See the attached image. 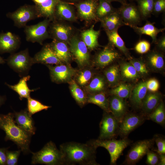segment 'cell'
Segmentation results:
<instances>
[{
    "instance_id": "obj_1",
    "label": "cell",
    "mask_w": 165,
    "mask_h": 165,
    "mask_svg": "<svg viewBox=\"0 0 165 165\" xmlns=\"http://www.w3.org/2000/svg\"><path fill=\"white\" fill-rule=\"evenodd\" d=\"M60 148L65 165H99L96 160L97 148L88 142H67L60 145Z\"/></svg>"
},
{
    "instance_id": "obj_2",
    "label": "cell",
    "mask_w": 165,
    "mask_h": 165,
    "mask_svg": "<svg viewBox=\"0 0 165 165\" xmlns=\"http://www.w3.org/2000/svg\"><path fill=\"white\" fill-rule=\"evenodd\" d=\"M0 128L5 133V141L13 142L24 154L31 153L29 146L32 135L16 124L13 113L0 114Z\"/></svg>"
},
{
    "instance_id": "obj_3",
    "label": "cell",
    "mask_w": 165,
    "mask_h": 165,
    "mask_svg": "<svg viewBox=\"0 0 165 165\" xmlns=\"http://www.w3.org/2000/svg\"><path fill=\"white\" fill-rule=\"evenodd\" d=\"M31 164L48 165H65L63 155L55 144L50 141L47 143L39 151L33 152Z\"/></svg>"
},
{
    "instance_id": "obj_4",
    "label": "cell",
    "mask_w": 165,
    "mask_h": 165,
    "mask_svg": "<svg viewBox=\"0 0 165 165\" xmlns=\"http://www.w3.org/2000/svg\"><path fill=\"white\" fill-rule=\"evenodd\" d=\"M87 142L97 148L101 147L106 149L110 155V164L115 165L123 150L131 141L127 138H125L119 140L114 138L105 140L91 139Z\"/></svg>"
},
{
    "instance_id": "obj_5",
    "label": "cell",
    "mask_w": 165,
    "mask_h": 165,
    "mask_svg": "<svg viewBox=\"0 0 165 165\" xmlns=\"http://www.w3.org/2000/svg\"><path fill=\"white\" fill-rule=\"evenodd\" d=\"M51 21L46 18L36 24L26 25L24 27V32L26 40L42 45L44 40L50 37L48 28Z\"/></svg>"
},
{
    "instance_id": "obj_6",
    "label": "cell",
    "mask_w": 165,
    "mask_h": 165,
    "mask_svg": "<svg viewBox=\"0 0 165 165\" xmlns=\"http://www.w3.org/2000/svg\"><path fill=\"white\" fill-rule=\"evenodd\" d=\"M154 142L153 137L150 139L139 141L134 143L127 154L123 164L128 165L135 164L153 147Z\"/></svg>"
},
{
    "instance_id": "obj_7",
    "label": "cell",
    "mask_w": 165,
    "mask_h": 165,
    "mask_svg": "<svg viewBox=\"0 0 165 165\" xmlns=\"http://www.w3.org/2000/svg\"><path fill=\"white\" fill-rule=\"evenodd\" d=\"M6 16L13 20L15 26L19 28L24 27L27 22L38 18L35 5H25L13 12L8 13Z\"/></svg>"
},
{
    "instance_id": "obj_8",
    "label": "cell",
    "mask_w": 165,
    "mask_h": 165,
    "mask_svg": "<svg viewBox=\"0 0 165 165\" xmlns=\"http://www.w3.org/2000/svg\"><path fill=\"white\" fill-rule=\"evenodd\" d=\"M68 44L72 57L80 67L89 64L90 57L88 48L81 38L73 35Z\"/></svg>"
},
{
    "instance_id": "obj_9",
    "label": "cell",
    "mask_w": 165,
    "mask_h": 165,
    "mask_svg": "<svg viewBox=\"0 0 165 165\" xmlns=\"http://www.w3.org/2000/svg\"><path fill=\"white\" fill-rule=\"evenodd\" d=\"M7 62L11 68L20 75L27 72L34 64L28 49L12 54L8 58Z\"/></svg>"
},
{
    "instance_id": "obj_10",
    "label": "cell",
    "mask_w": 165,
    "mask_h": 165,
    "mask_svg": "<svg viewBox=\"0 0 165 165\" xmlns=\"http://www.w3.org/2000/svg\"><path fill=\"white\" fill-rule=\"evenodd\" d=\"M119 123L111 112L104 111L99 124L100 134L98 139L114 138L118 135Z\"/></svg>"
},
{
    "instance_id": "obj_11",
    "label": "cell",
    "mask_w": 165,
    "mask_h": 165,
    "mask_svg": "<svg viewBox=\"0 0 165 165\" xmlns=\"http://www.w3.org/2000/svg\"><path fill=\"white\" fill-rule=\"evenodd\" d=\"M146 119L147 116L143 113H127L119 123L118 135L123 138H127L131 132Z\"/></svg>"
},
{
    "instance_id": "obj_12",
    "label": "cell",
    "mask_w": 165,
    "mask_h": 165,
    "mask_svg": "<svg viewBox=\"0 0 165 165\" xmlns=\"http://www.w3.org/2000/svg\"><path fill=\"white\" fill-rule=\"evenodd\" d=\"M118 10L126 26H137L143 20L137 6L134 3L122 5Z\"/></svg>"
},
{
    "instance_id": "obj_13",
    "label": "cell",
    "mask_w": 165,
    "mask_h": 165,
    "mask_svg": "<svg viewBox=\"0 0 165 165\" xmlns=\"http://www.w3.org/2000/svg\"><path fill=\"white\" fill-rule=\"evenodd\" d=\"M52 21L49 26L50 37L53 39L68 43L73 35L72 28L60 20H55Z\"/></svg>"
},
{
    "instance_id": "obj_14",
    "label": "cell",
    "mask_w": 165,
    "mask_h": 165,
    "mask_svg": "<svg viewBox=\"0 0 165 165\" xmlns=\"http://www.w3.org/2000/svg\"><path fill=\"white\" fill-rule=\"evenodd\" d=\"M121 53L108 43L97 53L94 60V63L99 67L103 68L120 59Z\"/></svg>"
},
{
    "instance_id": "obj_15",
    "label": "cell",
    "mask_w": 165,
    "mask_h": 165,
    "mask_svg": "<svg viewBox=\"0 0 165 165\" xmlns=\"http://www.w3.org/2000/svg\"><path fill=\"white\" fill-rule=\"evenodd\" d=\"M98 2L99 0H83L75 3L80 17L86 22L98 21L96 15Z\"/></svg>"
},
{
    "instance_id": "obj_16",
    "label": "cell",
    "mask_w": 165,
    "mask_h": 165,
    "mask_svg": "<svg viewBox=\"0 0 165 165\" xmlns=\"http://www.w3.org/2000/svg\"><path fill=\"white\" fill-rule=\"evenodd\" d=\"M51 79L56 83H61L70 80L75 74V69L67 65L62 64L55 66L48 65Z\"/></svg>"
},
{
    "instance_id": "obj_17",
    "label": "cell",
    "mask_w": 165,
    "mask_h": 165,
    "mask_svg": "<svg viewBox=\"0 0 165 165\" xmlns=\"http://www.w3.org/2000/svg\"><path fill=\"white\" fill-rule=\"evenodd\" d=\"M143 58L149 70L159 73L163 72L165 61L163 52L155 49L148 51Z\"/></svg>"
},
{
    "instance_id": "obj_18",
    "label": "cell",
    "mask_w": 165,
    "mask_h": 165,
    "mask_svg": "<svg viewBox=\"0 0 165 165\" xmlns=\"http://www.w3.org/2000/svg\"><path fill=\"white\" fill-rule=\"evenodd\" d=\"M32 58L34 64L58 65L63 63L56 56L50 44L44 46Z\"/></svg>"
},
{
    "instance_id": "obj_19",
    "label": "cell",
    "mask_w": 165,
    "mask_h": 165,
    "mask_svg": "<svg viewBox=\"0 0 165 165\" xmlns=\"http://www.w3.org/2000/svg\"><path fill=\"white\" fill-rule=\"evenodd\" d=\"M20 43L19 37L12 32L0 34V53H11L17 50Z\"/></svg>"
},
{
    "instance_id": "obj_20",
    "label": "cell",
    "mask_w": 165,
    "mask_h": 165,
    "mask_svg": "<svg viewBox=\"0 0 165 165\" xmlns=\"http://www.w3.org/2000/svg\"><path fill=\"white\" fill-rule=\"evenodd\" d=\"M13 113L14 121L18 126L32 135L35 134L34 122L27 108Z\"/></svg>"
},
{
    "instance_id": "obj_21",
    "label": "cell",
    "mask_w": 165,
    "mask_h": 165,
    "mask_svg": "<svg viewBox=\"0 0 165 165\" xmlns=\"http://www.w3.org/2000/svg\"><path fill=\"white\" fill-rule=\"evenodd\" d=\"M111 113L119 123L127 113V105L124 99L112 95L108 98Z\"/></svg>"
},
{
    "instance_id": "obj_22",
    "label": "cell",
    "mask_w": 165,
    "mask_h": 165,
    "mask_svg": "<svg viewBox=\"0 0 165 165\" xmlns=\"http://www.w3.org/2000/svg\"><path fill=\"white\" fill-rule=\"evenodd\" d=\"M55 20L75 21L77 17L73 7L70 4L60 0L57 4L55 12Z\"/></svg>"
},
{
    "instance_id": "obj_23",
    "label": "cell",
    "mask_w": 165,
    "mask_h": 165,
    "mask_svg": "<svg viewBox=\"0 0 165 165\" xmlns=\"http://www.w3.org/2000/svg\"><path fill=\"white\" fill-rule=\"evenodd\" d=\"M162 95L158 92L147 93L142 102L141 108L144 115L147 116L162 101Z\"/></svg>"
},
{
    "instance_id": "obj_24",
    "label": "cell",
    "mask_w": 165,
    "mask_h": 165,
    "mask_svg": "<svg viewBox=\"0 0 165 165\" xmlns=\"http://www.w3.org/2000/svg\"><path fill=\"white\" fill-rule=\"evenodd\" d=\"M60 0H46L42 3L35 4L38 18L44 17L51 21L55 20L56 6Z\"/></svg>"
},
{
    "instance_id": "obj_25",
    "label": "cell",
    "mask_w": 165,
    "mask_h": 165,
    "mask_svg": "<svg viewBox=\"0 0 165 165\" xmlns=\"http://www.w3.org/2000/svg\"><path fill=\"white\" fill-rule=\"evenodd\" d=\"M147 90L146 82L145 81L139 82L133 87L129 98L131 104L135 108L141 109Z\"/></svg>"
},
{
    "instance_id": "obj_26",
    "label": "cell",
    "mask_w": 165,
    "mask_h": 165,
    "mask_svg": "<svg viewBox=\"0 0 165 165\" xmlns=\"http://www.w3.org/2000/svg\"><path fill=\"white\" fill-rule=\"evenodd\" d=\"M155 22L152 23L146 20L145 24L142 27H139L137 26L129 27L140 36L145 35L150 36L152 38V43L155 44L157 39V35L160 33L163 32L165 28H158L155 26Z\"/></svg>"
},
{
    "instance_id": "obj_27",
    "label": "cell",
    "mask_w": 165,
    "mask_h": 165,
    "mask_svg": "<svg viewBox=\"0 0 165 165\" xmlns=\"http://www.w3.org/2000/svg\"><path fill=\"white\" fill-rule=\"evenodd\" d=\"M50 45L56 56L62 63H68L72 57L67 43L53 39Z\"/></svg>"
},
{
    "instance_id": "obj_28",
    "label": "cell",
    "mask_w": 165,
    "mask_h": 165,
    "mask_svg": "<svg viewBox=\"0 0 165 165\" xmlns=\"http://www.w3.org/2000/svg\"><path fill=\"white\" fill-rule=\"evenodd\" d=\"M101 26L105 31L118 30L120 27L125 25L118 10L100 20Z\"/></svg>"
},
{
    "instance_id": "obj_29",
    "label": "cell",
    "mask_w": 165,
    "mask_h": 165,
    "mask_svg": "<svg viewBox=\"0 0 165 165\" xmlns=\"http://www.w3.org/2000/svg\"><path fill=\"white\" fill-rule=\"evenodd\" d=\"M118 30L111 31H106V33L108 40V43L117 48L129 60L132 57L130 56L129 49L126 47L125 43L119 35Z\"/></svg>"
},
{
    "instance_id": "obj_30",
    "label": "cell",
    "mask_w": 165,
    "mask_h": 165,
    "mask_svg": "<svg viewBox=\"0 0 165 165\" xmlns=\"http://www.w3.org/2000/svg\"><path fill=\"white\" fill-rule=\"evenodd\" d=\"M94 25L90 28L83 31L81 33V38L88 48L93 50L99 46L98 38L100 34V30H95Z\"/></svg>"
},
{
    "instance_id": "obj_31",
    "label": "cell",
    "mask_w": 165,
    "mask_h": 165,
    "mask_svg": "<svg viewBox=\"0 0 165 165\" xmlns=\"http://www.w3.org/2000/svg\"><path fill=\"white\" fill-rule=\"evenodd\" d=\"M29 75L25 76L21 78L17 83L13 85H10L6 83V85L9 88L14 90L19 95L20 100L23 98H28L30 97V93L36 89H30L28 86L27 82L30 78Z\"/></svg>"
},
{
    "instance_id": "obj_32",
    "label": "cell",
    "mask_w": 165,
    "mask_h": 165,
    "mask_svg": "<svg viewBox=\"0 0 165 165\" xmlns=\"http://www.w3.org/2000/svg\"><path fill=\"white\" fill-rule=\"evenodd\" d=\"M121 77L125 81H135L140 77L134 67L129 62L122 61L119 63Z\"/></svg>"
},
{
    "instance_id": "obj_33",
    "label": "cell",
    "mask_w": 165,
    "mask_h": 165,
    "mask_svg": "<svg viewBox=\"0 0 165 165\" xmlns=\"http://www.w3.org/2000/svg\"><path fill=\"white\" fill-rule=\"evenodd\" d=\"M87 102L96 105L104 111L111 112L108 99L104 93H98L89 95L87 97Z\"/></svg>"
},
{
    "instance_id": "obj_34",
    "label": "cell",
    "mask_w": 165,
    "mask_h": 165,
    "mask_svg": "<svg viewBox=\"0 0 165 165\" xmlns=\"http://www.w3.org/2000/svg\"><path fill=\"white\" fill-rule=\"evenodd\" d=\"M104 73L109 85L115 86L119 84L121 78L119 66L116 64L111 66Z\"/></svg>"
},
{
    "instance_id": "obj_35",
    "label": "cell",
    "mask_w": 165,
    "mask_h": 165,
    "mask_svg": "<svg viewBox=\"0 0 165 165\" xmlns=\"http://www.w3.org/2000/svg\"><path fill=\"white\" fill-rule=\"evenodd\" d=\"M118 11V9L114 8L109 2L105 0H99L96 15L99 20Z\"/></svg>"
},
{
    "instance_id": "obj_36",
    "label": "cell",
    "mask_w": 165,
    "mask_h": 165,
    "mask_svg": "<svg viewBox=\"0 0 165 165\" xmlns=\"http://www.w3.org/2000/svg\"><path fill=\"white\" fill-rule=\"evenodd\" d=\"M147 119L151 120L163 127L165 123V108L162 100L156 108L147 116Z\"/></svg>"
},
{
    "instance_id": "obj_37",
    "label": "cell",
    "mask_w": 165,
    "mask_h": 165,
    "mask_svg": "<svg viewBox=\"0 0 165 165\" xmlns=\"http://www.w3.org/2000/svg\"><path fill=\"white\" fill-rule=\"evenodd\" d=\"M69 88L73 97L80 106L82 107L87 103V97L76 82L73 80L70 82Z\"/></svg>"
},
{
    "instance_id": "obj_38",
    "label": "cell",
    "mask_w": 165,
    "mask_h": 165,
    "mask_svg": "<svg viewBox=\"0 0 165 165\" xmlns=\"http://www.w3.org/2000/svg\"><path fill=\"white\" fill-rule=\"evenodd\" d=\"M133 86L129 83H119L110 91L109 93L112 95L126 99L129 98Z\"/></svg>"
},
{
    "instance_id": "obj_39",
    "label": "cell",
    "mask_w": 165,
    "mask_h": 165,
    "mask_svg": "<svg viewBox=\"0 0 165 165\" xmlns=\"http://www.w3.org/2000/svg\"><path fill=\"white\" fill-rule=\"evenodd\" d=\"M156 0H137L136 1L143 20H146L151 16Z\"/></svg>"
},
{
    "instance_id": "obj_40",
    "label": "cell",
    "mask_w": 165,
    "mask_h": 165,
    "mask_svg": "<svg viewBox=\"0 0 165 165\" xmlns=\"http://www.w3.org/2000/svg\"><path fill=\"white\" fill-rule=\"evenodd\" d=\"M128 60L129 62L134 67L140 77H145L148 75L149 69L143 57L135 58L132 57Z\"/></svg>"
},
{
    "instance_id": "obj_41",
    "label": "cell",
    "mask_w": 165,
    "mask_h": 165,
    "mask_svg": "<svg viewBox=\"0 0 165 165\" xmlns=\"http://www.w3.org/2000/svg\"><path fill=\"white\" fill-rule=\"evenodd\" d=\"M51 107L42 104L38 100L31 98H27V110L31 116L43 110H47Z\"/></svg>"
},
{
    "instance_id": "obj_42",
    "label": "cell",
    "mask_w": 165,
    "mask_h": 165,
    "mask_svg": "<svg viewBox=\"0 0 165 165\" xmlns=\"http://www.w3.org/2000/svg\"><path fill=\"white\" fill-rule=\"evenodd\" d=\"M105 82L104 79L100 76L94 78L87 86L88 91L95 93L102 91L105 88Z\"/></svg>"
},
{
    "instance_id": "obj_43",
    "label": "cell",
    "mask_w": 165,
    "mask_h": 165,
    "mask_svg": "<svg viewBox=\"0 0 165 165\" xmlns=\"http://www.w3.org/2000/svg\"><path fill=\"white\" fill-rule=\"evenodd\" d=\"M93 73L88 69H84L80 72L77 77L78 83L81 86H84L87 84L92 78Z\"/></svg>"
},
{
    "instance_id": "obj_44",
    "label": "cell",
    "mask_w": 165,
    "mask_h": 165,
    "mask_svg": "<svg viewBox=\"0 0 165 165\" xmlns=\"http://www.w3.org/2000/svg\"><path fill=\"white\" fill-rule=\"evenodd\" d=\"M150 43L147 40H139L135 44L134 50L138 53L140 54L146 53L150 50Z\"/></svg>"
},
{
    "instance_id": "obj_45",
    "label": "cell",
    "mask_w": 165,
    "mask_h": 165,
    "mask_svg": "<svg viewBox=\"0 0 165 165\" xmlns=\"http://www.w3.org/2000/svg\"><path fill=\"white\" fill-rule=\"evenodd\" d=\"M20 149L15 151H6V165H16L17 164L19 157L21 152Z\"/></svg>"
},
{
    "instance_id": "obj_46",
    "label": "cell",
    "mask_w": 165,
    "mask_h": 165,
    "mask_svg": "<svg viewBox=\"0 0 165 165\" xmlns=\"http://www.w3.org/2000/svg\"><path fill=\"white\" fill-rule=\"evenodd\" d=\"M157 148L156 151L158 154H165V139L163 137L156 135L154 137Z\"/></svg>"
},
{
    "instance_id": "obj_47",
    "label": "cell",
    "mask_w": 165,
    "mask_h": 165,
    "mask_svg": "<svg viewBox=\"0 0 165 165\" xmlns=\"http://www.w3.org/2000/svg\"><path fill=\"white\" fill-rule=\"evenodd\" d=\"M165 12V0H156L154 2L152 14L157 16Z\"/></svg>"
},
{
    "instance_id": "obj_48",
    "label": "cell",
    "mask_w": 165,
    "mask_h": 165,
    "mask_svg": "<svg viewBox=\"0 0 165 165\" xmlns=\"http://www.w3.org/2000/svg\"><path fill=\"white\" fill-rule=\"evenodd\" d=\"M146 163L149 165H157L159 160V155L149 150L146 154Z\"/></svg>"
},
{
    "instance_id": "obj_49",
    "label": "cell",
    "mask_w": 165,
    "mask_h": 165,
    "mask_svg": "<svg viewBox=\"0 0 165 165\" xmlns=\"http://www.w3.org/2000/svg\"><path fill=\"white\" fill-rule=\"evenodd\" d=\"M147 90L150 92H157L160 87V83L155 78H152L146 82Z\"/></svg>"
},
{
    "instance_id": "obj_50",
    "label": "cell",
    "mask_w": 165,
    "mask_h": 165,
    "mask_svg": "<svg viewBox=\"0 0 165 165\" xmlns=\"http://www.w3.org/2000/svg\"><path fill=\"white\" fill-rule=\"evenodd\" d=\"M156 49L164 53L165 51V34L163 33L155 43Z\"/></svg>"
},
{
    "instance_id": "obj_51",
    "label": "cell",
    "mask_w": 165,
    "mask_h": 165,
    "mask_svg": "<svg viewBox=\"0 0 165 165\" xmlns=\"http://www.w3.org/2000/svg\"><path fill=\"white\" fill-rule=\"evenodd\" d=\"M8 148H0V165H6V151Z\"/></svg>"
},
{
    "instance_id": "obj_52",
    "label": "cell",
    "mask_w": 165,
    "mask_h": 165,
    "mask_svg": "<svg viewBox=\"0 0 165 165\" xmlns=\"http://www.w3.org/2000/svg\"><path fill=\"white\" fill-rule=\"evenodd\" d=\"M159 156V162L157 165H165V155L164 154H158Z\"/></svg>"
},
{
    "instance_id": "obj_53",
    "label": "cell",
    "mask_w": 165,
    "mask_h": 165,
    "mask_svg": "<svg viewBox=\"0 0 165 165\" xmlns=\"http://www.w3.org/2000/svg\"><path fill=\"white\" fill-rule=\"evenodd\" d=\"M109 2H117L120 3L122 5L127 3V0H105Z\"/></svg>"
},
{
    "instance_id": "obj_54",
    "label": "cell",
    "mask_w": 165,
    "mask_h": 165,
    "mask_svg": "<svg viewBox=\"0 0 165 165\" xmlns=\"http://www.w3.org/2000/svg\"><path fill=\"white\" fill-rule=\"evenodd\" d=\"M6 100V97L4 96L0 95V107L5 102Z\"/></svg>"
},
{
    "instance_id": "obj_55",
    "label": "cell",
    "mask_w": 165,
    "mask_h": 165,
    "mask_svg": "<svg viewBox=\"0 0 165 165\" xmlns=\"http://www.w3.org/2000/svg\"><path fill=\"white\" fill-rule=\"evenodd\" d=\"M35 3V4H39L43 2L46 0H32Z\"/></svg>"
},
{
    "instance_id": "obj_56",
    "label": "cell",
    "mask_w": 165,
    "mask_h": 165,
    "mask_svg": "<svg viewBox=\"0 0 165 165\" xmlns=\"http://www.w3.org/2000/svg\"><path fill=\"white\" fill-rule=\"evenodd\" d=\"M67 0L69 1L70 2H72L73 3H76L79 2H80L81 1H82L83 0Z\"/></svg>"
},
{
    "instance_id": "obj_57",
    "label": "cell",
    "mask_w": 165,
    "mask_h": 165,
    "mask_svg": "<svg viewBox=\"0 0 165 165\" xmlns=\"http://www.w3.org/2000/svg\"><path fill=\"white\" fill-rule=\"evenodd\" d=\"M5 62V60L0 56V64H3Z\"/></svg>"
},
{
    "instance_id": "obj_58",
    "label": "cell",
    "mask_w": 165,
    "mask_h": 165,
    "mask_svg": "<svg viewBox=\"0 0 165 165\" xmlns=\"http://www.w3.org/2000/svg\"><path fill=\"white\" fill-rule=\"evenodd\" d=\"M130 0L132 1H136L137 0Z\"/></svg>"
}]
</instances>
